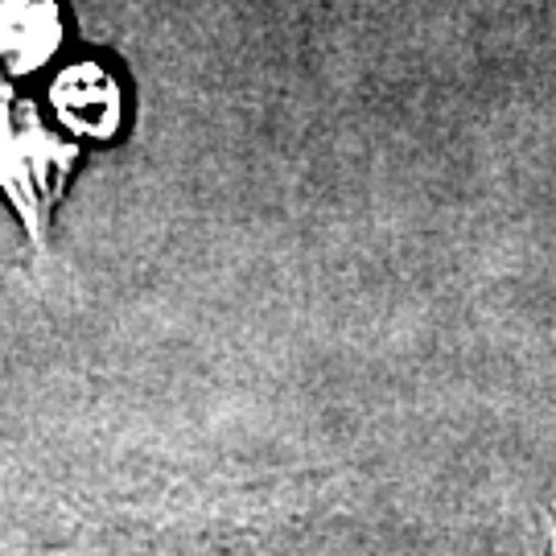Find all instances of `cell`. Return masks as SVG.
Here are the masks:
<instances>
[{
    "label": "cell",
    "mask_w": 556,
    "mask_h": 556,
    "mask_svg": "<svg viewBox=\"0 0 556 556\" xmlns=\"http://www.w3.org/2000/svg\"><path fill=\"white\" fill-rule=\"evenodd\" d=\"M59 46V9L50 0H0V79L34 71Z\"/></svg>",
    "instance_id": "7a4b0ae2"
},
{
    "label": "cell",
    "mask_w": 556,
    "mask_h": 556,
    "mask_svg": "<svg viewBox=\"0 0 556 556\" xmlns=\"http://www.w3.org/2000/svg\"><path fill=\"white\" fill-rule=\"evenodd\" d=\"M71 165H75V144L41 128L34 108L25 103L0 108V186L38 243L46 239V223L66 186Z\"/></svg>",
    "instance_id": "6da1fadb"
},
{
    "label": "cell",
    "mask_w": 556,
    "mask_h": 556,
    "mask_svg": "<svg viewBox=\"0 0 556 556\" xmlns=\"http://www.w3.org/2000/svg\"><path fill=\"white\" fill-rule=\"evenodd\" d=\"M59 96V112L62 119L75 128V132H91V137H112L119 119V100L112 79L96 71V66H79L71 71L66 79H59L54 87Z\"/></svg>",
    "instance_id": "3957f363"
}]
</instances>
